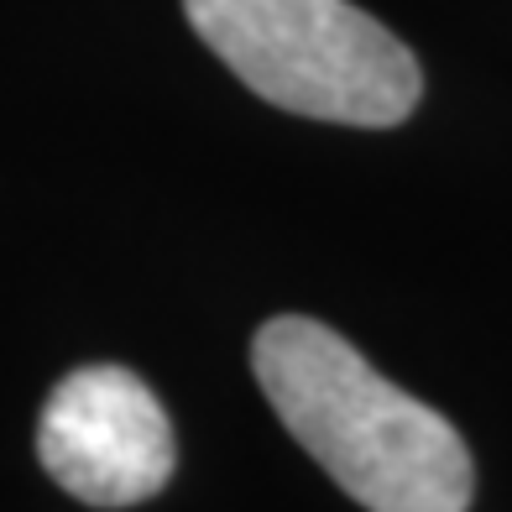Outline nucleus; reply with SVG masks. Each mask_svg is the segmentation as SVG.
Wrapping results in <instances>:
<instances>
[{
    "instance_id": "f257e3e1",
    "label": "nucleus",
    "mask_w": 512,
    "mask_h": 512,
    "mask_svg": "<svg viewBox=\"0 0 512 512\" xmlns=\"http://www.w3.org/2000/svg\"><path fill=\"white\" fill-rule=\"evenodd\" d=\"M251 371L283 429L366 512H465L476 460L445 413L408 398L330 324L283 314L251 340Z\"/></svg>"
},
{
    "instance_id": "f03ea898",
    "label": "nucleus",
    "mask_w": 512,
    "mask_h": 512,
    "mask_svg": "<svg viewBox=\"0 0 512 512\" xmlns=\"http://www.w3.org/2000/svg\"><path fill=\"white\" fill-rule=\"evenodd\" d=\"M251 95L335 126H398L424 95L418 58L351 0H183Z\"/></svg>"
},
{
    "instance_id": "7ed1b4c3",
    "label": "nucleus",
    "mask_w": 512,
    "mask_h": 512,
    "mask_svg": "<svg viewBox=\"0 0 512 512\" xmlns=\"http://www.w3.org/2000/svg\"><path fill=\"white\" fill-rule=\"evenodd\" d=\"M37 460L89 507H136L173 481L178 439L157 392L126 366H79L37 418Z\"/></svg>"
}]
</instances>
